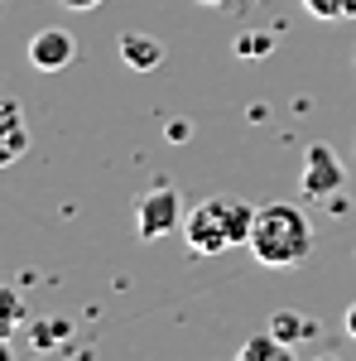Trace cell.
Masks as SVG:
<instances>
[{"label": "cell", "instance_id": "obj_1", "mask_svg": "<svg viewBox=\"0 0 356 361\" xmlns=\"http://www.w3.org/2000/svg\"><path fill=\"white\" fill-rule=\"evenodd\" d=\"M250 255L270 270H289L313 255V222L303 217L299 202H265L255 207V226H250Z\"/></svg>", "mask_w": 356, "mask_h": 361}, {"label": "cell", "instance_id": "obj_2", "mask_svg": "<svg viewBox=\"0 0 356 361\" xmlns=\"http://www.w3.org/2000/svg\"><path fill=\"white\" fill-rule=\"evenodd\" d=\"M250 226H255V207L217 193L183 212V241L192 255H221L231 246H250Z\"/></svg>", "mask_w": 356, "mask_h": 361}, {"label": "cell", "instance_id": "obj_3", "mask_svg": "<svg viewBox=\"0 0 356 361\" xmlns=\"http://www.w3.org/2000/svg\"><path fill=\"white\" fill-rule=\"evenodd\" d=\"M183 226V202L173 193V183H154L149 193L135 197V231L140 241H159L168 231H178Z\"/></svg>", "mask_w": 356, "mask_h": 361}, {"label": "cell", "instance_id": "obj_4", "mask_svg": "<svg viewBox=\"0 0 356 361\" xmlns=\"http://www.w3.org/2000/svg\"><path fill=\"white\" fill-rule=\"evenodd\" d=\"M342 183H347V169L337 159V149H328L323 140H313V145L303 149V173H299L303 197H337Z\"/></svg>", "mask_w": 356, "mask_h": 361}, {"label": "cell", "instance_id": "obj_5", "mask_svg": "<svg viewBox=\"0 0 356 361\" xmlns=\"http://www.w3.org/2000/svg\"><path fill=\"white\" fill-rule=\"evenodd\" d=\"M25 58L34 73H68V63L78 58V39H73V29H39V34H29Z\"/></svg>", "mask_w": 356, "mask_h": 361}, {"label": "cell", "instance_id": "obj_6", "mask_svg": "<svg viewBox=\"0 0 356 361\" xmlns=\"http://www.w3.org/2000/svg\"><path fill=\"white\" fill-rule=\"evenodd\" d=\"M29 154V121L25 106L15 97H0V169H10L15 159Z\"/></svg>", "mask_w": 356, "mask_h": 361}, {"label": "cell", "instance_id": "obj_7", "mask_svg": "<svg viewBox=\"0 0 356 361\" xmlns=\"http://www.w3.org/2000/svg\"><path fill=\"white\" fill-rule=\"evenodd\" d=\"M116 49H121V63H125L130 73H154V68L164 63V44L149 39V34H140V29H125V34L116 39Z\"/></svg>", "mask_w": 356, "mask_h": 361}, {"label": "cell", "instance_id": "obj_8", "mask_svg": "<svg viewBox=\"0 0 356 361\" xmlns=\"http://www.w3.org/2000/svg\"><path fill=\"white\" fill-rule=\"evenodd\" d=\"M236 361H299V357L289 352V342H279V337L265 328V333H250L246 342H241Z\"/></svg>", "mask_w": 356, "mask_h": 361}, {"label": "cell", "instance_id": "obj_9", "mask_svg": "<svg viewBox=\"0 0 356 361\" xmlns=\"http://www.w3.org/2000/svg\"><path fill=\"white\" fill-rule=\"evenodd\" d=\"M279 342H299V337H313L318 333V323L313 318H303V313H294V308H279V313H270V323H265Z\"/></svg>", "mask_w": 356, "mask_h": 361}, {"label": "cell", "instance_id": "obj_10", "mask_svg": "<svg viewBox=\"0 0 356 361\" xmlns=\"http://www.w3.org/2000/svg\"><path fill=\"white\" fill-rule=\"evenodd\" d=\"M29 333H34V347L54 352L58 342H68V337H73V323H68V318H34V323H29Z\"/></svg>", "mask_w": 356, "mask_h": 361}, {"label": "cell", "instance_id": "obj_11", "mask_svg": "<svg viewBox=\"0 0 356 361\" xmlns=\"http://www.w3.org/2000/svg\"><path fill=\"white\" fill-rule=\"evenodd\" d=\"M20 328H25V299L10 284H0V337H15Z\"/></svg>", "mask_w": 356, "mask_h": 361}, {"label": "cell", "instance_id": "obj_12", "mask_svg": "<svg viewBox=\"0 0 356 361\" xmlns=\"http://www.w3.org/2000/svg\"><path fill=\"white\" fill-rule=\"evenodd\" d=\"M231 49H236L241 58H265V54L274 49V34H241Z\"/></svg>", "mask_w": 356, "mask_h": 361}, {"label": "cell", "instance_id": "obj_13", "mask_svg": "<svg viewBox=\"0 0 356 361\" xmlns=\"http://www.w3.org/2000/svg\"><path fill=\"white\" fill-rule=\"evenodd\" d=\"M303 5H308V15H313V20H328V25L342 20V0H303Z\"/></svg>", "mask_w": 356, "mask_h": 361}, {"label": "cell", "instance_id": "obj_14", "mask_svg": "<svg viewBox=\"0 0 356 361\" xmlns=\"http://www.w3.org/2000/svg\"><path fill=\"white\" fill-rule=\"evenodd\" d=\"M164 135H168V145H183V140L192 135V126H188V121H168V130H164Z\"/></svg>", "mask_w": 356, "mask_h": 361}, {"label": "cell", "instance_id": "obj_15", "mask_svg": "<svg viewBox=\"0 0 356 361\" xmlns=\"http://www.w3.org/2000/svg\"><path fill=\"white\" fill-rule=\"evenodd\" d=\"M342 333H347V337L356 342V299L347 304V313H342Z\"/></svg>", "mask_w": 356, "mask_h": 361}, {"label": "cell", "instance_id": "obj_16", "mask_svg": "<svg viewBox=\"0 0 356 361\" xmlns=\"http://www.w3.org/2000/svg\"><path fill=\"white\" fill-rule=\"evenodd\" d=\"M58 5H68V10H97V5H106V0H58Z\"/></svg>", "mask_w": 356, "mask_h": 361}, {"label": "cell", "instance_id": "obj_17", "mask_svg": "<svg viewBox=\"0 0 356 361\" xmlns=\"http://www.w3.org/2000/svg\"><path fill=\"white\" fill-rule=\"evenodd\" d=\"M342 20H356V0H342Z\"/></svg>", "mask_w": 356, "mask_h": 361}, {"label": "cell", "instance_id": "obj_18", "mask_svg": "<svg viewBox=\"0 0 356 361\" xmlns=\"http://www.w3.org/2000/svg\"><path fill=\"white\" fill-rule=\"evenodd\" d=\"M0 361H15L10 357V337H0Z\"/></svg>", "mask_w": 356, "mask_h": 361}, {"label": "cell", "instance_id": "obj_19", "mask_svg": "<svg viewBox=\"0 0 356 361\" xmlns=\"http://www.w3.org/2000/svg\"><path fill=\"white\" fill-rule=\"evenodd\" d=\"M197 5H226V0H197Z\"/></svg>", "mask_w": 356, "mask_h": 361}, {"label": "cell", "instance_id": "obj_20", "mask_svg": "<svg viewBox=\"0 0 356 361\" xmlns=\"http://www.w3.org/2000/svg\"><path fill=\"white\" fill-rule=\"evenodd\" d=\"M313 361H337V357H313Z\"/></svg>", "mask_w": 356, "mask_h": 361}]
</instances>
